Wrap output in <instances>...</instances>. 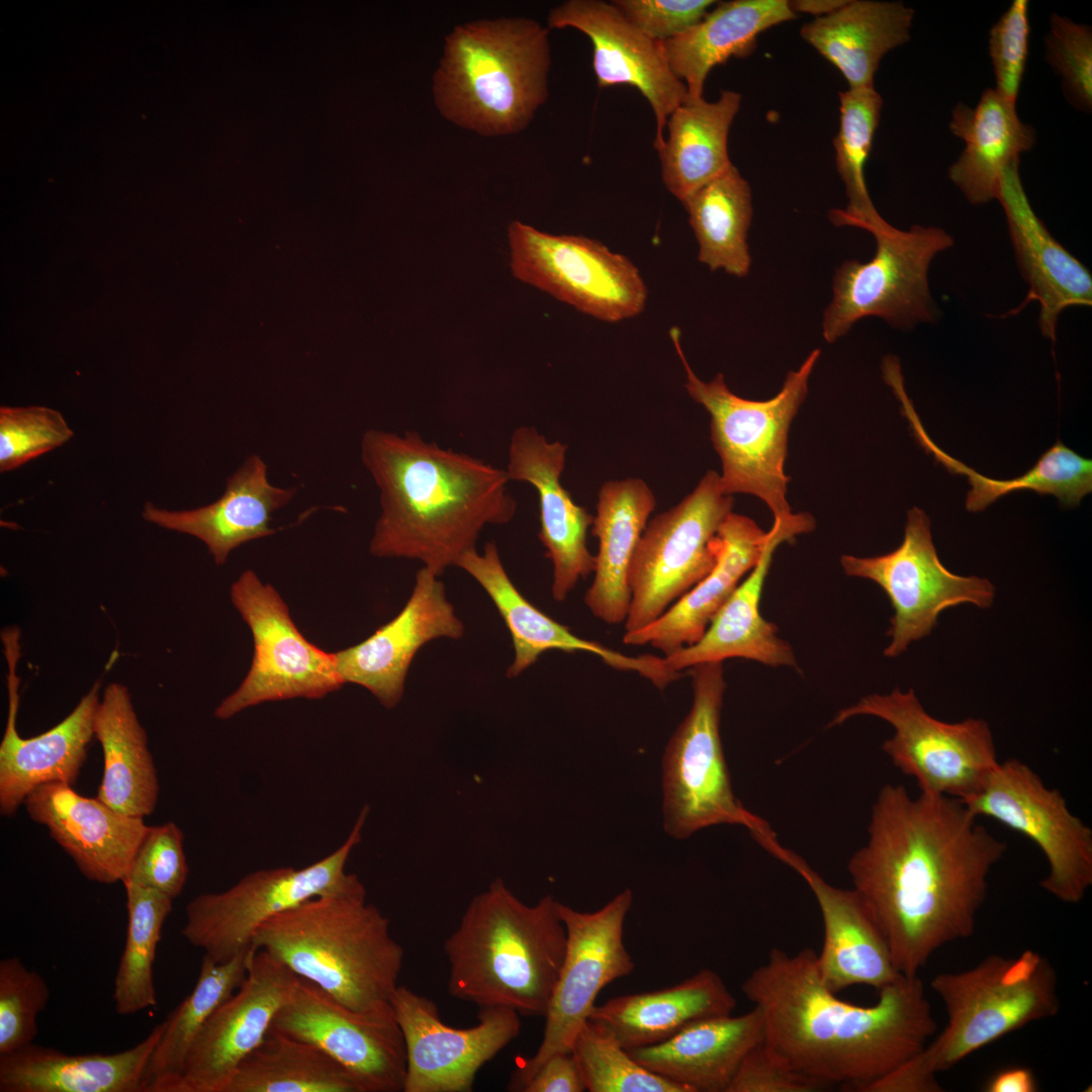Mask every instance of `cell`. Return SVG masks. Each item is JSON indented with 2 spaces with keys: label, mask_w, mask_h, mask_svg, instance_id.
Here are the masks:
<instances>
[{
  "label": "cell",
  "mask_w": 1092,
  "mask_h": 1092,
  "mask_svg": "<svg viewBox=\"0 0 1092 1092\" xmlns=\"http://www.w3.org/2000/svg\"><path fill=\"white\" fill-rule=\"evenodd\" d=\"M977 818L959 799L912 797L903 785L886 784L876 798L847 871L900 975L918 976L936 950L975 932L1007 849Z\"/></svg>",
  "instance_id": "cell-1"
},
{
  "label": "cell",
  "mask_w": 1092,
  "mask_h": 1092,
  "mask_svg": "<svg viewBox=\"0 0 1092 1092\" xmlns=\"http://www.w3.org/2000/svg\"><path fill=\"white\" fill-rule=\"evenodd\" d=\"M817 952L769 949L741 985L763 1020V1043L795 1073L823 1088L858 1091L918 1054L937 1024L918 976L900 975L871 1006L841 1000L820 980Z\"/></svg>",
  "instance_id": "cell-2"
},
{
  "label": "cell",
  "mask_w": 1092,
  "mask_h": 1092,
  "mask_svg": "<svg viewBox=\"0 0 1092 1092\" xmlns=\"http://www.w3.org/2000/svg\"><path fill=\"white\" fill-rule=\"evenodd\" d=\"M360 454L379 488L381 512L369 546L376 557L418 560L439 576L475 549L486 525L515 516L505 469L417 432L369 429Z\"/></svg>",
  "instance_id": "cell-3"
},
{
  "label": "cell",
  "mask_w": 1092,
  "mask_h": 1092,
  "mask_svg": "<svg viewBox=\"0 0 1092 1092\" xmlns=\"http://www.w3.org/2000/svg\"><path fill=\"white\" fill-rule=\"evenodd\" d=\"M558 906L550 894L527 905L495 879L444 941L450 995L545 1017L567 946Z\"/></svg>",
  "instance_id": "cell-4"
},
{
  "label": "cell",
  "mask_w": 1092,
  "mask_h": 1092,
  "mask_svg": "<svg viewBox=\"0 0 1092 1092\" xmlns=\"http://www.w3.org/2000/svg\"><path fill=\"white\" fill-rule=\"evenodd\" d=\"M930 988L946 1011L943 1030L918 1054L859 1092H941L938 1074L1060 1010L1056 969L1032 949L1012 958L990 954L968 970L939 973Z\"/></svg>",
  "instance_id": "cell-5"
},
{
  "label": "cell",
  "mask_w": 1092,
  "mask_h": 1092,
  "mask_svg": "<svg viewBox=\"0 0 1092 1092\" xmlns=\"http://www.w3.org/2000/svg\"><path fill=\"white\" fill-rule=\"evenodd\" d=\"M253 946L358 1011L390 1005L404 958L366 896L310 898L260 925Z\"/></svg>",
  "instance_id": "cell-6"
},
{
  "label": "cell",
  "mask_w": 1092,
  "mask_h": 1092,
  "mask_svg": "<svg viewBox=\"0 0 1092 1092\" xmlns=\"http://www.w3.org/2000/svg\"><path fill=\"white\" fill-rule=\"evenodd\" d=\"M550 67L549 28L536 20L466 22L445 38L435 104L446 119L481 135L517 133L547 100Z\"/></svg>",
  "instance_id": "cell-7"
},
{
  "label": "cell",
  "mask_w": 1092,
  "mask_h": 1092,
  "mask_svg": "<svg viewBox=\"0 0 1092 1092\" xmlns=\"http://www.w3.org/2000/svg\"><path fill=\"white\" fill-rule=\"evenodd\" d=\"M679 337V331L672 328L670 338L685 369V387L710 415L711 441L722 466V491L756 496L774 518L791 516L787 498L790 477L785 472L789 431L807 396L821 350L814 349L797 370L789 371L774 397L751 400L733 393L722 373L710 381L699 378L684 354Z\"/></svg>",
  "instance_id": "cell-8"
},
{
  "label": "cell",
  "mask_w": 1092,
  "mask_h": 1092,
  "mask_svg": "<svg viewBox=\"0 0 1092 1092\" xmlns=\"http://www.w3.org/2000/svg\"><path fill=\"white\" fill-rule=\"evenodd\" d=\"M690 671L693 704L662 756L664 830L684 839L710 826L732 824L747 828L756 842L775 835L732 789L720 735L726 690L723 662L697 664Z\"/></svg>",
  "instance_id": "cell-9"
},
{
  "label": "cell",
  "mask_w": 1092,
  "mask_h": 1092,
  "mask_svg": "<svg viewBox=\"0 0 1092 1092\" xmlns=\"http://www.w3.org/2000/svg\"><path fill=\"white\" fill-rule=\"evenodd\" d=\"M368 813L364 806L345 842L307 867L255 871L222 892L197 895L186 906L182 936L215 962H226L253 946L255 932L266 920L310 898L366 896L358 877L346 872V863L361 840Z\"/></svg>",
  "instance_id": "cell-10"
},
{
  "label": "cell",
  "mask_w": 1092,
  "mask_h": 1092,
  "mask_svg": "<svg viewBox=\"0 0 1092 1092\" xmlns=\"http://www.w3.org/2000/svg\"><path fill=\"white\" fill-rule=\"evenodd\" d=\"M876 241L874 257L842 263L833 279V296L824 310L823 338L833 343L866 316H878L897 329L933 322L937 310L928 286L933 258L952 247L953 239L936 226L901 231L883 217L864 229Z\"/></svg>",
  "instance_id": "cell-11"
},
{
  "label": "cell",
  "mask_w": 1092,
  "mask_h": 1092,
  "mask_svg": "<svg viewBox=\"0 0 1092 1092\" xmlns=\"http://www.w3.org/2000/svg\"><path fill=\"white\" fill-rule=\"evenodd\" d=\"M856 716L877 717L893 727L882 749L894 766L917 782L921 793L965 801L979 792L999 763L985 720L940 721L926 712L912 689L866 696L839 710L830 726Z\"/></svg>",
  "instance_id": "cell-12"
},
{
  "label": "cell",
  "mask_w": 1092,
  "mask_h": 1092,
  "mask_svg": "<svg viewBox=\"0 0 1092 1092\" xmlns=\"http://www.w3.org/2000/svg\"><path fill=\"white\" fill-rule=\"evenodd\" d=\"M732 508L733 497L722 491L719 473L708 470L681 502L647 523L629 566L625 632L656 620L710 573L718 557L719 528Z\"/></svg>",
  "instance_id": "cell-13"
},
{
  "label": "cell",
  "mask_w": 1092,
  "mask_h": 1092,
  "mask_svg": "<svg viewBox=\"0 0 1092 1092\" xmlns=\"http://www.w3.org/2000/svg\"><path fill=\"white\" fill-rule=\"evenodd\" d=\"M510 267L520 281L606 323L639 315L648 288L625 255L579 235H554L520 220L508 228Z\"/></svg>",
  "instance_id": "cell-14"
},
{
  "label": "cell",
  "mask_w": 1092,
  "mask_h": 1092,
  "mask_svg": "<svg viewBox=\"0 0 1092 1092\" xmlns=\"http://www.w3.org/2000/svg\"><path fill=\"white\" fill-rule=\"evenodd\" d=\"M231 600L251 629L254 655L239 688L215 708L217 719L265 702L322 699L345 684L334 653L301 634L278 592L253 570H245L233 583Z\"/></svg>",
  "instance_id": "cell-15"
},
{
  "label": "cell",
  "mask_w": 1092,
  "mask_h": 1092,
  "mask_svg": "<svg viewBox=\"0 0 1092 1092\" xmlns=\"http://www.w3.org/2000/svg\"><path fill=\"white\" fill-rule=\"evenodd\" d=\"M632 903L630 889L593 912L559 902L567 933L564 961L545 1015L542 1041L535 1055L514 1072L510 1090L521 1091L552 1056L570 1053L602 989L634 971V960L624 942L625 920Z\"/></svg>",
  "instance_id": "cell-16"
},
{
  "label": "cell",
  "mask_w": 1092,
  "mask_h": 1092,
  "mask_svg": "<svg viewBox=\"0 0 1092 1092\" xmlns=\"http://www.w3.org/2000/svg\"><path fill=\"white\" fill-rule=\"evenodd\" d=\"M963 802L975 816L994 819L1037 845L1049 864L1039 883L1046 893L1068 904L1084 898L1092 885V830L1029 765L1017 758L999 761Z\"/></svg>",
  "instance_id": "cell-17"
},
{
  "label": "cell",
  "mask_w": 1092,
  "mask_h": 1092,
  "mask_svg": "<svg viewBox=\"0 0 1092 1092\" xmlns=\"http://www.w3.org/2000/svg\"><path fill=\"white\" fill-rule=\"evenodd\" d=\"M848 576L874 581L886 593L894 610L884 650L897 657L908 646L931 633L938 616L948 608L973 604L992 606L994 585L986 578L963 576L949 571L940 561L932 541L930 520L919 508L907 512L901 545L884 555L840 558Z\"/></svg>",
  "instance_id": "cell-18"
},
{
  "label": "cell",
  "mask_w": 1092,
  "mask_h": 1092,
  "mask_svg": "<svg viewBox=\"0 0 1092 1092\" xmlns=\"http://www.w3.org/2000/svg\"><path fill=\"white\" fill-rule=\"evenodd\" d=\"M271 1028L325 1051L356 1077L363 1092L403 1091L405 1043L391 1004L354 1010L299 977Z\"/></svg>",
  "instance_id": "cell-19"
},
{
  "label": "cell",
  "mask_w": 1092,
  "mask_h": 1092,
  "mask_svg": "<svg viewBox=\"0 0 1092 1092\" xmlns=\"http://www.w3.org/2000/svg\"><path fill=\"white\" fill-rule=\"evenodd\" d=\"M390 1004L406 1053L403 1092H468L482 1066L520 1033V1014L507 1007H481L478 1023H444L435 1002L397 986Z\"/></svg>",
  "instance_id": "cell-20"
},
{
  "label": "cell",
  "mask_w": 1092,
  "mask_h": 1092,
  "mask_svg": "<svg viewBox=\"0 0 1092 1092\" xmlns=\"http://www.w3.org/2000/svg\"><path fill=\"white\" fill-rule=\"evenodd\" d=\"M299 977L263 949L239 989L209 1016L173 1092H224L241 1063L263 1041Z\"/></svg>",
  "instance_id": "cell-21"
},
{
  "label": "cell",
  "mask_w": 1092,
  "mask_h": 1092,
  "mask_svg": "<svg viewBox=\"0 0 1092 1092\" xmlns=\"http://www.w3.org/2000/svg\"><path fill=\"white\" fill-rule=\"evenodd\" d=\"M548 28H574L593 46L598 86L628 85L650 104L655 118L654 148L664 142L666 122L688 98L685 83L671 71L662 41L635 27L612 2L568 0L548 14Z\"/></svg>",
  "instance_id": "cell-22"
},
{
  "label": "cell",
  "mask_w": 1092,
  "mask_h": 1092,
  "mask_svg": "<svg viewBox=\"0 0 1092 1092\" xmlns=\"http://www.w3.org/2000/svg\"><path fill=\"white\" fill-rule=\"evenodd\" d=\"M19 637L16 628L2 632L8 662V715L0 743V813L7 817L14 815L26 797L39 786L50 783L75 785L86 761L89 744L95 737V716L101 698V682L96 680L60 723L37 736L21 737L16 728Z\"/></svg>",
  "instance_id": "cell-23"
},
{
  "label": "cell",
  "mask_w": 1092,
  "mask_h": 1092,
  "mask_svg": "<svg viewBox=\"0 0 1092 1092\" xmlns=\"http://www.w3.org/2000/svg\"><path fill=\"white\" fill-rule=\"evenodd\" d=\"M464 625L448 601L445 585L426 567L416 574L401 611L362 642L334 652L344 682L368 690L387 709L402 698L405 677L417 652L428 642L460 639Z\"/></svg>",
  "instance_id": "cell-24"
},
{
  "label": "cell",
  "mask_w": 1092,
  "mask_h": 1092,
  "mask_svg": "<svg viewBox=\"0 0 1092 1092\" xmlns=\"http://www.w3.org/2000/svg\"><path fill=\"white\" fill-rule=\"evenodd\" d=\"M815 528L808 513L774 518L766 545L751 570L715 615L704 635L694 644L663 656L669 669H685L706 663L744 658L779 667H797L791 645L779 636L778 627L760 613L762 589L777 548Z\"/></svg>",
  "instance_id": "cell-25"
},
{
  "label": "cell",
  "mask_w": 1092,
  "mask_h": 1092,
  "mask_svg": "<svg viewBox=\"0 0 1092 1092\" xmlns=\"http://www.w3.org/2000/svg\"><path fill=\"white\" fill-rule=\"evenodd\" d=\"M567 446L549 442L533 427L512 434L506 472L510 480L530 483L539 496L538 537L553 565L552 597L566 600L580 578L594 573L596 557L586 546L594 516L578 506L562 486Z\"/></svg>",
  "instance_id": "cell-26"
},
{
  "label": "cell",
  "mask_w": 1092,
  "mask_h": 1092,
  "mask_svg": "<svg viewBox=\"0 0 1092 1092\" xmlns=\"http://www.w3.org/2000/svg\"><path fill=\"white\" fill-rule=\"evenodd\" d=\"M23 805L29 818L47 827L80 873L103 885L124 881L149 827L144 818L120 813L64 783L37 787Z\"/></svg>",
  "instance_id": "cell-27"
},
{
  "label": "cell",
  "mask_w": 1092,
  "mask_h": 1092,
  "mask_svg": "<svg viewBox=\"0 0 1092 1092\" xmlns=\"http://www.w3.org/2000/svg\"><path fill=\"white\" fill-rule=\"evenodd\" d=\"M456 566L466 571L482 586L511 633L515 657L507 670L508 677L518 676L533 665L542 653L552 649L567 653H592L615 669L637 672L659 690H664L682 676V673L667 667L663 656L626 655L599 642L574 635L568 627L544 614L515 586L503 565L494 542H487L483 553L476 549L468 551L458 560Z\"/></svg>",
  "instance_id": "cell-28"
},
{
  "label": "cell",
  "mask_w": 1092,
  "mask_h": 1092,
  "mask_svg": "<svg viewBox=\"0 0 1092 1092\" xmlns=\"http://www.w3.org/2000/svg\"><path fill=\"white\" fill-rule=\"evenodd\" d=\"M762 847L797 872L818 903L824 937L816 966L827 989L835 994L856 985L880 990L900 976L884 935L853 889L830 885L777 838Z\"/></svg>",
  "instance_id": "cell-29"
},
{
  "label": "cell",
  "mask_w": 1092,
  "mask_h": 1092,
  "mask_svg": "<svg viewBox=\"0 0 1092 1092\" xmlns=\"http://www.w3.org/2000/svg\"><path fill=\"white\" fill-rule=\"evenodd\" d=\"M1019 161L1002 173L997 199L1003 206L1015 258L1029 286L1024 302L1039 303L1041 334L1055 341L1059 315L1069 306H1091L1092 275L1046 230L1024 191Z\"/></svg>",
  "instance_id": "cell-30"
},
{
  "label": "cell",
  "mask_w": 1092,
  "mask_h": 1092,
  "mask_svg": "<svg viewBox=\"0 0 1092 1092\" xmlns=\"http://www.w3.org/2000/svg\"><path fill=\"white\" fill-rule=\"evenodd\" d=\"M295 487H280L268 479V467L258 455H250L228 478L222 495L193 510L168 511L148 502L143 518L159 527L201 540L216 565L230 553L252 540L276 533L272 516L294 497Z\"/></svg>",
  "instance_id": "cell-31"
},
{
  "label": "cell",
  "mask_w": 1092,
  "mask_h": 1092,
  "mask_svg": "<svg viewBox=\"0 0 1092 1092\" xmlns=\"http://www.w3.org/2000/svg\"><path fill=\"white\" fill-rule=\"evenodd\" d=\"M718 537V557L710 573L656 620L625 632L624 644H649L667 656L704 635L715 615L758 561L768 531L749 517L731 512L720 526Z\"/></svg>",
  "instance_id": "cell-32"
},
{
  "label": "cell",
  "mask_w": 1092,
  "mask_h": 1092,
  "mask_svg": "<svg viewBox=\"0 0 1092 1092\" xmlns=\"http://www.w3.org/2000/svg\"><path fill=\"white\" fill-rule=\"evenodd\" d=\"M166 1019L115 1054L70 1055L27 1044L0 1056V1092H143V1078Z\"/></svg>",
  "instance_id": "cell-33"
},
{
  "label": "cell",
  "mask_w": 1092,
  "mask_h": 1092,
  "mask_svg": "<svg viewBox=\"0 0 1092 1092\" xmlns=\"http://www.w3.org/2000/svg\"><path fill=\"white\" fill-rule=\"evenodd\" d=\"M763 1035L762 1016L753 1006L737 1016L699 1020L663 1042L627 1052L691 1092H726L742 1060Z\"/></svg>",
  "instance_id": "cell-34"
},
{
  "label": "cell",
  "mask_w": 1092,
  "mask_h": 1092,
  "mask_svg": "<svg viewBox=\"0 0 1092 1092\" xmlns=\"http://www.w3.org/2000/svg\"><path fill=\"white\" fill-rule=\"evenodd\" d=\"M655 506L652 489L638 477L610 480L599 490L592 525L599 550L584 603L593 616L606 624L619 625L627 618L629 566Z\"/></svg>",
  "instance_id": "cell-35"
},
{
  "label": "cell",
  "mask_w": 1092,
  "mask_h": 1092,
  "mask_svg": "<svg viewBox=\"0 0 1092 1092\" xmlns=\"http://www.w3.org/2000/svg\"><path fill=\"white\" fill-rule=\"evenodd\" d=\"M735 1006L721 976L702 969L674 986L595 1005L588 1019L606 1025L628 1051L663 1042L699 1020L732 1014Z\"/></svg>",
  "instance_id": "cell-36"
},
{
  "label": "cell",
  "mask_w": 1092,
  "mask_h": 1092,
  "mask_svg": "<svg viewBox=\"0 0 1092 1092\" xmlns=\"http://www.w3.org/2000/svg\"><path fill=\"white\" fill-rule=\"evenodd\" d=\"M950 131L965 143L948 177L973 204L997 199L1003 171L1032 149L1035 131L1018 116L1016 104L994 88L986 89L976 107L962 102L951 112Z\"/></svg>",
  "instance_id": "cell-37"
},
{
  "label": "cell",
  "mask_w": 1092,
  "mask_h": 1092,
  "mask_svg": "<svg viewBox=\"0 0 1092 1092\" xmlns=\"http://www.w3.org/2000/svg\"><path fill=\"white\" fill-rule=\"evenodd\" d=\"M94 734L103 753V775L96 797L128 816L151 815L159 799L158 772L147 732L124 685L111 682L104 689Z\"/></svg>",
  "instance_id": "cell-38"
},
{
  "label": "cell",
  "mask_w": 1092,
  "mask_h": 1092,
  "mask_svg": "<svg viewBox=\"0 0 1092 1092\" xmlns=\"http://www.w3.org/2000/svg\"><path fill=\"white\" fill-rule=\"evenodd\" d=\"M913 16L902 2L852 0L803 25L801 35L849 88L869 87L883 57L909 40Z\"/></svg>",
  "instance_id": "cell-39"
},
{
  "label": "cell",
  "mask_w": 1092,
  "mask_h": 1092,
  "mask_svg": "<svg viewBox=\"0 0 1092 1092\" xmlns=\"http://www.w3.org/2000/svg\"><path fill=\"white\" fill-rule=\"evenodd\" d=\"M796 17L786 0L722 2L684 33L662 41L664 53L688 97L700 98L714 67L747 56L761 32Z\"/></svg>",
  "instance_id": "cell-40"
},
{
  "label": "cell",
  "mask_w": 1092,
  "mask_h": 1092,
  "mask_svg": "<svg viewBox=\"0 0 1092 1092\" xmlns=\"http://www.w3.org/2000/svg\"><path fill=\"white\" fill-rule=\"evenodd\" d=\"M740 104V93L724 90L712 102L688 97L669 115L657 152L662 182L680 202L733 165L728 135Z\"/></svg>",
  "instance_id": "cell-41"
},
{
  "label": "cell",
  "mask_w": 1092,
  "mask_h": 1092,
  "mask_svg": "<svg viewBox=\"0 0 1092 1092\" xmlns=\"http://www.w3.org/2000/svg\"><path fill=\"white\" fill-rule=\"evenodd\" d=\"M893 392L899 399L905 417L911 424L920 445L932 454L949 472L965 475L971 489L966 508L977 513L998 498L1018 490H1032L1040 495L1052 494L1064 508H1075L1092 491V461L1082 457L1060 440L1046 450L1024 474L1011 479L987 477L941 450L927 435L903 384Z\"/></svg>",
  "instance_id": "cell-42"
},
{
  "label": "cell",
  "mask_w": 1092,
  "mask_h": 1092,
  "mask_svg": "<svg viewBox=\"0 0 1092 1092\" xmlns=\"http://www.w3.org/2000/svg\"><path fill=\"white\" fill-rule=\"evenodd\" d=\"M255 947L226 962L204 954L190 994L168 1015L165 1030L143 1078V1092H173L188 1053L213 1011L245 980Z\"/></svg>",
  "instance_id": "cell-43"
},
{
  "label": "cell",
  "mask_w": 1092,
  "mask_h": 1092,
  "mask_svg": "<svg viewBox=\"0 0 1092 1092\" xmlns=\"http://www.w3.org/2000/svg\"><path fill=\"white\" fill-rule=\"evenodd\" d=\"M224 1092H363L356 1077L313 1043L270 1027Z\"/></svg>",
  "instance_id": "cell-44"
},
{
  "label": "cell",
  "mask_w": 1092,
  "mask_h": 1092,
  "mask_svg": "<svg viewBox=\"0 0 1092 1092\" xmlns=\"http://www.w3.org/2000/svg\"><path fill=\"white\" fill-rule=\"evenodd\" d=\"M681 203L698 243V260L711 271L745 277L751 265L752 203L750 186L738 169L732 165Z\"/></svg>",
  "instance_id": "cell-45"
},
{
  "label": "cell",
  "mask_w": 1092,
  "mask_h": 1092,
  "mask_svg": "<svg viewBox=\"0 0 1092 1092\" xmlns=\"http://www.w3.org/2000/svg\"><path fill=\"white\" fill-rule=\"evenodd\" d=\"M122 885L128 922L114 980L113 1001L116 1013L124 1016L157 1004L153 964L173 899L130 882Z\"/></svg>",
  "instance_id": "cell-46"
},
{
  "label": "cell",
  "mask_w": 1092,
  "mask_h": 1092,
  "mask_svg": "<svg viewBox=\"0 0 1092 1092\" xmlns=\"http://www.w3.org/2000/svg\"><path fill=\"white\" fill-rule=\"evenodd\" d=\"M839 100V129L834 139L835 162L845 186L848 204L845 209H833L829 216L836 225L864 230L882 218L868 191L864 166L880 121L883 99L874 86H869L840 92Z\"/></svg>",
  "instance_id": "cell-47"
},
{
  "label": "cell",
  "mask_w": 1092,
  "mask_h": 1092,
  "mask_svg": "<svg viewBox=\"0 0 1092 1092\" xmlns=\"http://www.w3.org/2000/svg\"><path fill=\"white\" fill-rule=\"evenodd\" d=\"M570 1053L589 1092H691L636 1062L606 1025L590 1019Z\"/></svg>",
  "instance_id": "cell-48"
},
{
  "label": "cell",
  "mask_w": 1092,
  "mask_h": 1092,
  "mask_svg": "<svg viewBox=\"0 0 1092 1092\" xmlns=\"http://www.w3.org/2000/svg\"><path fill=\"white\" fill-rule=\"evenodd\" d=\"M44 978L16 957L0 962V1056L33 1042L50 1000Z\"/></svg>",
  "instance_id": "cell-49"
},
{
  "label": "cell",
  "mask_w": 1092,
  "mask_h": 1092,
  "mask_svg": "<svg viewBox=\"0 0 1092 1092\" xmlns=\"http://www.w3.org/2000/svg\"><path fill=\"white\" fill-rule=\"evenodd\" d=\"M74 436L61 413L46 406L0 408V471L7 472Z\"/></svg>",
  "instance_id": "cell-50"
},
{
  "label": "cell",
  "mask_w": 1092,
  "mask_h": 1092,
  "mask_svg": "<svg viewBox=\"0 0 1092 1092\" xmlns=\"http://www.w3.org/2000/svg\"><path fill=\"white\" fill-rule=\"evenodd\" d=\"M187 876L184 834L176 823L169 821L148 827L123 882L174 900L182 893Z\"/></svg>",
  "instance_id": "cell-51"
},
{
  "label": "cell",
  "mask_w": 1092,
  "mask_h": 1092,
  "mask_svg": "<svg viewBox=\"0 0 1092 1092\" xmlns=\"http://www.w3.org/2000/svg\"><path fill=\"white\" fill-rule=\"evenodd\" d=\"M1045 36V60L1061 75L1067 99L1078 109L1092 106V31L1053 14Z\"/></svg>",
  "instance_id": "cell-52"
},
{
  "label": "cell",
  "mask_w": 1092,
  "mask_h": 1092,
  "mask_svg": "<svg viewBox=\"0 0 1092 1092\" xmlns=\"http://www.w3.org/2000/svg\"><path fill=\"white\" fill-rule=\"evenodd\" d=\"M1028 6L1026 0L1012 1L989 35V55L996 81L994 89L1015 104L1028 55Z\"/></svg>",
  "instance_id": "cell-53"
},
{
  "label": "cell",
  "mask_w": 1092,
  "mask_h": 1092,
  "mask_svg": "<svg viewBox=\"0 0 1092 1092\" xmlns=\"http://www.w3.org/2000/svg\"><path fill=\"white\" fill-rule=\"evenodd\" d=\"M612 3L639 30L665 41L696 25L717 3L713 0H615Z\"/></svg>",
  "instance_id": "cell-54"
},
{
  "label": "cell",
  "mask_w": 1092,
  "mask_h": 1092,
  "mask_svg": "<svg viewBox=\"0 0 1092 1092\" xmlns=\"http://www.w3.org/2000/svg\"><path fill=\"white\" fill-rule=\"evenodd\" d=\"M823 1087L790 1070L762 1042L742 1060L726 1092H815Z\"/></svg>",
  "instance_id": "cell-55"
},
{
  "label": "cell",
  "mask_w": 1092,
  "mask_h": 1092,
  "mask_svg": "<svg viewBox=\"0 0 1092 1092\" xmlns=\"http://www.w3.org/2000/svg\"><path fill=\"white\" fill-rule=\"evenodd\" d=\"M524 1092H583L586 1087L571 1053L549 1058L527 1081Z\"/></svg>",
  "instance_id": "cell-56"
},
{
  "label": "cell",
  "mask_w": 1092,
  "mask_h": 1092,
  "mask_svg": "<svg viewBox=\"0 0 1092 1092\" xmlns=\"http://www.w3.org/2000/svg\"><path fill=\"white\" fill-rule=\"evenodd\" d=\"M1035 1078L1027 1068H1010L997 1073L987 1084L988 1092H1034Z\"/></svg>",
  "instance_id": "cell-57"
},
{
  "label": "cell",
  "mask_w": 1092,
  "mask_h": 1092,
  "mask_svg": "<svg viewBox=\"0 0 1092 1092\" xmlns=\"http://www.w3.org/2000/svg\"><path fill=\"white\" fill-rule=\"evenodd\" d=\"M846 0H796L789 1L793 12L812 14L815 18L827 16L845 5Z\"/></svg>",
  "instance_id": "cell-58"
}]
</instances>
